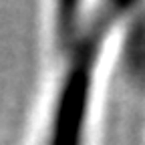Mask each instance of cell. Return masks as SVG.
I'll list each match as a JSON object with an SVG mask.
<instances>
[{"instance_id":"obj_2","label":"cell","mask_w":145,"mask_h":145,"mask_svg":"<svg viewBox=\"0 0 145 145\" xmlns=\"http://www.w3.org/2000/svg\"><path fill=\"white\" fill-rule=\"evenodd\" d=\"M101 133L115 119L125 145H145V2H127L107 63ZM101 139V135H99Z\"/></svg>"},{"instance_id":"obj_1","label":"cell","mask_w":145,"mask_h":145,"mask_svg":"<svg viewBox=\"0 0 145 145\" xmlns=\"http://www.w3.org/2000/svg\"><path fill=\"white\" fill-rule=\"evenodd\" d=\"M125 4H44V81L28 145H99L109 50Z\"/></svg>"}]
</instances>
